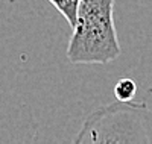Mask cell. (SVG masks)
Here are the masks:
<instances>
[{
	"instance_id": "277c9868",
	"label": "cell",
	"mask_w": 152,
	"mask_h": 144,
	"mask_svg": "<svg viewBox=\"0 0 152 144\" xmlns=\"http://www.w3.org/2000/svg\"><path fill=\"white\" fill-rule=\"evenodd\" d=\"M135 94H137V84L129 77L119 79L116 87H114V96L119 102H132Z\"/></svg>"
},
{
	"instance_id": "3957f363",
	"label": "cell",
	"mask_w": 152,
	"mask_h": 144,
	"mask_svg": "<svg viewBox=\"0 0 152 144\" xmlns=\"http://www.w3.org/2000/svg\"><path fill=\"white\" fill-rule=\"evenodd\" d=\"M58 11L59 14L67 20V23L72 26L76 24V17H78V8L81 0H49Z\"/></svg>"
},
{
	"instance_id": "6da1fadb",
	"label": "cell",
	"mask_w": 152,
	"mask_h": 144,
	"mask_svg": "<svg viewBox=\"0 0 152 144\" xmlns=\"http://www.w3.org/2000/svg\"><path fill=\"white\" fill-rule=\"evenodd\" d=\"M120 53L114 26V0H81L67 59L73 64H108Z\"/></svg>"
},
{
	"instance_id": "7a4b0ae2",
	"label": "cell",
	"mask_w": 152,
	"mask_h": 144,
	"mask_svg": "<svg viewBox=\"0 0 152 144\" xmlns=\"http://www.w3.org/2000/svg\"><path fill=\"white\" fill-rule=\"evenodd\" d=\"M148 103L116 102L88 115L75 143H149L143 126Z\"/></svg>"
}]
</instances>
